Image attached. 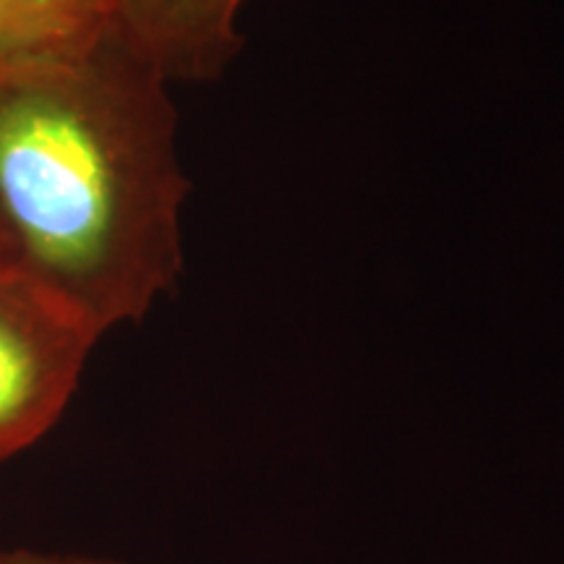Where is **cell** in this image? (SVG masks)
I'll return each instance as SVG.
<instances>
[{"label":"cell","mask_w":564,"mask_h":564,"mask_svg":"<svg viewBox=\"0 0 564 564\" xmlns=\"http://www.w3.org/2000/svg\"><path fill=\"white\" fill-rule=\"evenodd\" d=\"M171 84L108 32L0 66V225L19 264L100 335L141 322L183 270Z\"/></svg>","instance_id":"obj_1"},{"label":"cell","mask_w":564,"mask_h":564,"mask_svg":"<svg viewBox=\"0 0 564 564\" xmlns=\"http://www.w3.org/2000/svg\"><path fill=\"white\" fill-rule=\"evenodd\" d=\"M100 337L19 262H0V463L53 432Z\"/></svg>","instance_id":"obj_2"},{"label":"cell","mask_w":564,"mask_h":564,"mask_svg":"<svg viewBox=\"0 0 564 564\" xmlns=\"http://www.w3.org/2000/svg\"><path fill=\"white\" fill-rule=\"evenodd\" d=\"M246 0H116L112 32L167 84L220 79L243 51Z\"/></svg>","instance_id":"obj_3"},{"label":"cell","mask_w":564,"mask_h":564,"mask_svg":"<svg viewBox=\"0 0 564 564\" xmlns=\"http://www.w3.org/2000/svg\"><path fill=\"white\" fill-rule=\"evenodd\" d=\"M116 0H0V66L84 51L112 30Z\"/></svg>","instance_id":"obj_4"},{"label":"cell","mask_w":564,"mask_h":564,"mask_svg":"<svg viewBox=\"0 0 564 564\" xmlns=\"http://www.w3.org/2000/svg\"><path fill=\"white\" fill-rule=\"evenodd\" d=\"M0 564H129L123 560L76 552H42L32 546H0Z\"/></svg>","instance_id":"obj_5"},{"label":"cell","mask_w":564,"mask_h":564,"mask_svg":"<svg viewBox=\"0 0 564 564\" xmlns=\"http://www.w3.org/2000/svg\"><path fill=\"white\" fill-rule=\"evenodd\" d=\"M0 262H19L17 253H13V246L9 241V236H6L3 225H0Z\"/></svg>","instance_id":"obj_6"}]
</instances>
